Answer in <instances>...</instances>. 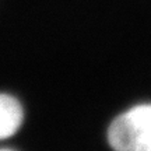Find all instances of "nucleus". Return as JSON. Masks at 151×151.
Here are the masks:
<instances>
[{"label":"nucleus","mask_w":151,"mask_h":151,"mask_svg":"<svg viewBox=\"0 0 151 151\" xmlns=\"http://www.w3.org/2000/svg\"><path fill=\"white\" fill-rule=\"evenodd\" d=\"M24 119L20 102L16 98L0 94V140L16 134Z\"/></svg>","instance_id":"2"},{"label":"nucleus","mask_w":151,"mask_h":151,"mask_svg":"<svg viewBox=\"0 0 151 151\" xmlns=\"http://www.w3.org/2000/svg\"><path fill=\"white\" fill-rule=\"evenodd\" d=\"M0 151H11V150H0Z\"/></svg>","instance_id":"3"},{"label":"nucleus","mask_w":151,"mask_h":151,"mask_svg":"<svg viewBox=\"0 0 151 151\" xmlns=\"http://www.w3.org/2000/svg\"><path fill=\"white\" fill-rule=\"evenodd\" d=\"M115 151H151V105H140L120 115L108 130Z\"/></svg>","instance_id":"1"}]
</instances>
